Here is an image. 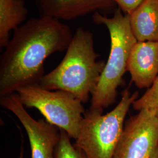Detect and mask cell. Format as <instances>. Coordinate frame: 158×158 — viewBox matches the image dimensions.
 <instances>
[{
	"label": "cell",
	"instance_id": "52a82bcc",
	"mask_svg": "<svg viewBox=\"0 0 158 158\" xmlns=\"http://www.w3.org/2000/svg\"><path fill=\"white\" fill-rule=\"evenodd\" d=\"M0 104L13 113L19 119L28 135L32 158H55L60 138V129L45 119L38 121L27 112L17 93L0 97Z\"/></svg>",
	"mask_w": 158,
	"mask_h": 158
},
{
	"label": "cell",
	"instance_id": "4fadbf2b",
	"mask_svg": "<svg viewBox=\"0 0 158 158\" xmlns=\"http://www.w3.org/2000/svg\"><path fill=\"white\" fill-rule=\"evenodd\" d=\"M68 134L60 129V138L55 152V158H87L85 153L70 141Z\"/></svg>",
	"mask_w": 158,
	"mask_h": 158
},
{
	"label": "cell",
	"instance_id": "277c9868",
	"mask_svg": "<svg viewBox=\"0 0 158 158\" xmlns=\"http://www.w3.org/2000/svg\"><path fill=\"white\" fill-rule=\"evenodd\" d=\"M138 96V91L131 94L125 89L120 102L110 112L103 115L90 110L87 111L74 145L87 158H113L127 114Z\"/></svg>",
	"mask_w": 158,
	"mask_h": 158
},
{
	"label": "cell",
	"instance_id": "7c38bea8",
	"mask_svg": "<svg viewBox=\"0 0 158 158\" xmlns=\"http://www.w3.org/2000/svg\"><path fill=\"white\" fill-rule=\"evenodd\" d=\"M132 106L137 111L143 109L152 110L158 117V75L152 85L134 102Z\"/></svg>",
	"mask_w": 158,
	"mask_h": 158
},
{
	"label": "cell",
	"instance_id": "3957f363",
	"mask_svg": "<svg viewBox=\"0 0 158 158\" xmlns=\"http://www.w3.org/2000/svg\"><path fill=\"white\" fill-rule=\"evenodd\" d=\"M93 21L105 25L108 30L111 48L107 62L102 72L98 84L92 94L90 109L102 113L104 108L113 105L118 96V88L123 81L127 71L130 53L137 40L132 32L130 15L118 8L113 17L103 15L99 12L93 15Z\"/></svg>",
	"mask_w": 158,
	"mask_h": 158
},
{
	"label": "cell",
	"instance_id": "9a60e30c",
	"mask_svg": "<svg viewBox=\"0 0 158 158\" xmlns=\"http://www.w3.org/2000/svg\"><path fill=\"white\" fill-rule=\"evenodd\" d=\"M151 158H158V147Z\"/></svg>",
	"mask_w": 158,
	"mask_h": 158
},
{
	"label": "cell",
	"instance_id": "ba28073f",
	"mask_svg": "<svg viewBox=\"0 0 158 158\" xmlns=\"http://www.w3.org/2000/svg\"><path fill=\"white\" fill-rule=\"evenodd\" d=\"M40 17L70 21L113 9L112 0H34Z\"/></svg>",
	"mask_w": 158,
	"mask_h": 158
},
{
	"label": "cell",
	"instance_id": "5b68a950",
	"mask_svg": "<svg viewBox=\"0 0 158 158\" xmlns=\"http://www.w3.org/2000/svg\"><path fill=\"white\" fill-rule=\"evenodd\" d=\"M16 93L25 107L38 110L48 123L77 139L85 111L82 102L73 94L47 90L39 84L23 86Z\"/></svg>",
	"mask_w": 158,
	"mask_h": 158
},
{
	"label": "cell",
	"instance_id": "30bf717a",
	"mask_svg": "<svg viewBox=\"0 0 158 158\" xmlns=\"http://www.w3.org/2000/svg\"><path fill=\"white\" fill-rule=\"evenodd\" d=\"M138 42H158V0H145L130 15Z\"/></svg>",
	"mask_w": 158,
	"mask_h": 158
},
{
	"label": "cell",
	"instance_id": "8fae6325",
	"mask_svg": "<svg viewBox=\"0 0 158 158\" xmlns=\"http://www.w3.org/2000/svg\"><path fill=\"white\" fill-rule=\"evenodd\" d=\"M28 8L23 0H0V47L6 48L10 32L21 26L27 18Z\"/></svg>",
	"mask_w": 158,
	"mask_h": 158
},
{
	"label": "cell",
	"instance_id": "5bb4252c",
	"mask_svg": "<svg viewBox=\"0 0 158 158\" xmlns=\"http://www.w3.org/2000/svg\"><path fill=\"white\" fill-rule=\"evenodd\" d=\"M117 4L121 11L125 15H130L145 0H112Z\"/></svg>",
	"mask_w": 158,
	"mask_h": 158
},
{
	"label": "cell",
	"instance_id": "8992f818",
	"mask_svg": "<svg viewBox=\"0 0 158 158\" xmlns=\"http://www.w3.org/2000/svg\"><path fill=\"white\" fill-rule=\"evenodd\" d=\"M158 147V117L143 109L125 122L113 158H151Z\"/></svg>",
	"mask_w": 158,
	"mask_h": 158
},
{
	"label": "cell",
	"instance_id": "2e32d148",
	"mask_svg": "<svg viewBox=\"0 0 158 158\" xmlns=\"http://www.w3.org/2000/svg\"><path fill=\"white\" fill-rule=\"evenodd\" d=\"M23 147L21 148V154H20V156L19 158H23Z\"/></svg>",
	"mask_w": 158,
	"mask_h": 158
},
{
	"label": "cell",
	"instance_id": "7a4b0ae2",
	"mask_svg": "<svg viewBox=\"0 0 158 158\" xmlns=\"http://www.w3.org/2000/svg\"><path fill=\"white\" fill-rule=\"evenodd\" d=\"M94 36L90 31L76 29L62 60L56 68L40 79L39 85L49 90L72 93L83 103L94 93L105 67L97 60Z\"/></svg>",
	"mask_w": 158,
	"mask_h": 158
},
{
	"label": "cell",
	"instance_id": "9c48e42d",
	"mask_svg": "<svg viewBox=\"0 0 158 158\" xmlns=\"http://www.w3.org/2000/svg\"><path fill=\"white\" fill-rule=\"evenodd\" d=\"M132 81L139 89L149 88L158 75V42H138L127 65Z\"/></svg>",
	"mask_w": 158,
	"mask_h": 158
},
{
	"label": "cell",
	"instance_id": "6da1fadb",
	"mask_svg": "<svg viewBox=\"0 0 158 158\" xmlns=\"http://www.w3.org/2000/svg\"><path fill=\"white\" fill-rule=\"evenodd\" d=\"M73 35L66 24L49 17L32 18L15 29L1 56L0 97L38 84L46 59L67 50Z\"/></svg>",
	"mask_w": 158,
	"mask_h": 158
}]
</instances>
